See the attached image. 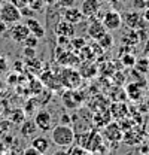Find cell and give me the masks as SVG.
<instances>
[{
	"label": "cell",
	"instance_id": "cell-17",
	"mask_svg": "<svg viewBox=\"0 0 149 155\" xmlns=\"http://www.w3.org/2000/svg\"><path fill=\"white\" fill-rule=\"evenodd\" d=\"M97 43H98V46H100L101 49H111L112 46H113V36L106 31L101 38L97 40Z\"/></svg>",
	"mask_w": 149,
	"mask_h": 155
},
{
	"label": "cell",
	"instance_id": "cell-6",
	"mask_svg": "<svg viewBox=\"0 0 149 155\" xmlns=\"http://www.w3.org/2000/svg\"><path fill=\"white\" fill-rule=\"evenodd\" d=\"M81 73L76 72L73 69H67L64 70L61 75H60V84L67 87L69 90H76L79 87V82H81Z\"/></svg>",
	"mask_w": 149,
	"mask_h": 155
},
{
	"label": "cell",
	"instance_id": "cell-31",
	"mask_svg": "<svg viewBox=\"0 0 149 155\" xmlns=\"http://www.w3.org/2000/svg\"><path fill=\"white\" fill-rule=\"evenodd\" d=\"M72 43H73L74 46H79V49H82L84 45H85V40H84V39H73Z\"/></svg>",
	"mask_w": 149,
	"mask_h": 155
},
{
	"label": "cell",
	"instance_id": "cell-22",
	"mask_svg": "<svg viewBox=\"0 0 149 155\" xmlns=\"http://www.w3.org/2000/svg\"><path fill=\"white\" fill-rule=\"evenodd\" d=\"M24 119H25V112L21 110V109H17V110L14 112V115H12V121L17 122V124H22Z\"/></svg>",
	"mask_w": 149,
	"mask_h": 155
},
{
	"label": "cell",
	"instance_id": "cell-32",
	"mask_svg": "<svg viewBox=\"0 0 149 155\" xmlns=\"http://www.w3.org/2000/svg\"><path fill=\"white\" fill-rule=\"evenodd\" d=\"M52 155H70V152L67 151V149H63V148H60V149H57L52 152Z\"/></svg>",
	"mask_w": 149,
	"mask_h": 155
},
{
	"label": "cell",
	"instance_id": "cell-24",
	"mask_svg": "<svg viewBox=\"0 0 149 155\" xmlns=\"http://www.w3.org/2000/svg\"><path fill=\"white\" fill-rule=\"evenodd\" d=\"M74 3H76V0H58V2H57L58 8H61V9L73 8V6H74Z\"/></svg>",
	"mask_w": 149,
	"mask_h": 155
},
{
	"label": "cell",
	"instance_id": "cell-16",
	"mask_svg": "<svg viewBox=\"0 0 149 155\" xmlns=\"http://www.w3.org/2000/svg\"><path fill=\"white\" fill-rule=\"evenodd\" d=\"M121 42H122V43H127V46H134L136 43L140 42L139 31H137V30H133V28L125 30L124 35H122V38H121Z\"/></svg>",
	"mask_w": 149,
	"mask_h": 155
},
{
	"label": "cell",
	"instance_id": "cell-20",
	"mask_svg": "<svg viewBox=\"0 0 149 155\" xmlns=\"http://www.w3.org/2000/svg\"><path fill=\"white\" fill-rule=\"evenodd\" d=\"M39 42H40V39L36 38V36H33V35H30L28 38L22 42V46H28V48H37V46H39Z\"/></svg>",
	"mask_w": 149,
	"mask_h": 155
},
{
	"label": "cell",
	"instance_id": "cell-9",
	"mask_svg": "<svg viewBox=\"0 0 149 155\" xmlns=\"http://www.w3.org/2000/svg\"><path fill=\"white\" fill-rule=\"evenodd\" d=\"M61 18L64 19V21H67V22H70V24H79V22H82L84 21V14L81 12V9L79 8H67V9H63V14H61Z\"/></svg>",
	"mask_w": 149,
	"mask_h": 155
},
{
	"label": "cell",
	"instance_id": "cell-12",
	"mask_svg": "<svg viewBox=\"0 0 149 155\" xmlns=\"http://www.w3.org/2000/svg\"><path fill=\"white\" fill-rule=\"evenodd\" d=\"M31 148H35L36 151H39L40 154H46L49 151V146H51V140L46 137V136H35L31 139V143H30Z\"/></svg>",
	"mask_w": 149,
	"mask_h": 155
},
{
	"label": "cell",
	"instance_id": "cell-21",
	"mask_svg": "<svg viewBox=\"0 0 149 155\" xmlns=\"http://www.w3.org/2000/svg\"><path fill=\"white\" fill-rule=\"evenodd\" d=\"M27 3H28V6H30L35 12L42 11L43 6H45V0H27Z\"/></svg>",
	"mask_w": 149,
	"mask_h": 155
},
{
	"label": "cell",
	"instance_id": "cell-25",
	"mask_svg": "<svg viewBox=\"0 0 149 155\" xmlns=\"http://www.w3.org/2000/svg\"><path fill=\"white\" fill-rule=\"evenodd\" d=\"M19 12H21V17H22V18H33V17H35V11H33L30 6L22 8Z\"/></svg>",
	"mask_w": 149,
	"mask_h": 155
},
{
	"label": "cell",
	"instance_id": "cell-35",
	"mask_svg": "<svg viewBox=\"0 0 149 155\" xmlns=\"http://www.w3.org/2000/svg\"><path fill=\"white\" fill-rule=\"evenodd\" d=\"M2 5H3V3H2V2H0V11H2Z\"/></svg>",
	"mask_w": 149,
	"mask_h": 155
},
{
	"label": "cell",
	"instance_id": "cell-11",
	"mask_svg": "<svg viewBox=\"0 0 149 155\" xmlns=\"http://www.w3.org/2000/svg\"><path fill=\"white\" fill-rule=\"evenodd\" d=\"M90 19H91V22H90V27H88V35L93 39L98 40L108 30L104 28V25H103V22H101L100 19L94 18V17H91Z\"/></svg>",
	"mask_w": 149,
	"mask_h": 155
},
{
	"label": "cell",
	"instance_id": "cell-2",
	"mask_svg": "<svg viewBox=\"0 0 149 155\" xmlns=\"http://www.w3.org/2000/svg\"><path fill=\"white\" fill-rule=\"evenodd\" d=\"M21 12L18 8H15L11 2H5L2 5V11H0V21L5 22L6 25H14L17 22H21Z\"/></svg>",
	"mask_w": 149,
	"mask_h": 155
},
{
	"label": "cell",
	"instance_id": "cell-8",
	"mask_svg": "<svg viewBox=\"0 0 149 155\" xmlns=\"http://www.w3.org/2000/svg\"><path fill=\"white\" fill-rule=\"evenodd\" d=\"M54 31H55L57 36H63V38H69L70 39V38H74L76 28H74L73 24H70V22H67V21H64V19L61 18L55 24Z\"/></svg>",
	"mask_w": 149,
	"mask_h": 155
},
{
	"label": "cell",
	"instance_id": "cell-13",
	"mask_svg": "<svg viewBox=\"0 0 149 155\" xmlns=\"http://www.w3.org/2000/svg\"><path fill=\"white\" fill-rule=\"evenodd\" d=\"M103 134H104V137H106L108 140H111V142H119V140L122 139V130L119 128L118 124L111 122V124L106 125Z\"/></svg>",
	"mask_w": 149,
	"mask_h": 155
},
{
	"label": "cell",
	"instance_id": "cell-10",
	"mask_svg": "<svg viewBox=\"0 0 149 155\" xmlns=\"http://www.w3.org/2000/svg\"><path fill=\"white\" fill-rule=\"evenodd\" d=\"M100 8H101L100 0H84L81 5V12L84 14L85 18H91V17L97 15Z\"/></svg>",
	"mask_w": 149,
	"mask_h": 155
},
{
	"label": "cell",
	"instance_id": "cell-26",
	"mask_svg": "<svg viewBox=\"0 0 149 155\" xmlns=\"http://www.w3.org/2000/svg\"><path fill=\"white\" fill-rule=\"evenodd\" d=\"M136 64H137V67H140V69H142V73H146V72H148L149 60H146V58H142V60L136 61Z\"/></svg>",
	"mask_w": 149,
	"mask_h": 155
},
{
	"label": "cell",
	"instance_id": "cell-3",
	"mask_svg": "<svg viewBox=\"0 0 149 155\" xmlns=\"http://www.w3.org/2000/svg\"><path fill=\"white\" fill-rule=\"evenodd\" d=\"M122 24H125L127 28H133V30H145L149 27L146 19L143 18V14H140L137 11L125 12L122 15Z\"/></svg>",
	"mask_w": 149,
	"mask_h": 155
},
{
	"label": "cell",
	"instance_id": "cell-34",
	"mask_svg": "<svg viewBox=\"0 0 149 155\" xmlns=\"http://www.w3.org/2000/svg\"><path fill=\"white\" fill-rule=\"evenodd\" d=\"M143 18L146 19V22L149 24V8H146V9H145V12H143Z\"/></svg>",
	"mask_w": 149,
	"mask_h": 155
},
{
	"label": "cell",
	"instance_id": "cell-14",
	"mask_svg": "<svg viewBox=\"0 0 149 155\" xmlns=\"http://www.w3.org/2000/svg\"><path fill=\"white\" fill-rule=\"evenodd\" d=\"M25 24H27V27H28V30H30V33L33 35V36H36V38L42 39L45 36V27H43V24L39 21L37 18H27L25 19Z\"/></svg>",
	"mask_w": 149,
	"mask_h": 155
},
{
	"label": "cell",
	"instance_id": "cell-5",
	"mask_svg": "<svg viewBox=\"0 0 149 155\" xmlns=\"http://www.w3.org/2000/svg\"><path fill=\"white\" fill-rule=\"evenodd\" d=\"M101 22L104 25V28L108 31H113V30H118L121 28L122 25V15L115 11V9H111V11H106L103 14V18H101Z\"/></svg>",
	"mask_w": 149,
	"mask_h": 155
},
{
	"label": "cell",
	"instance_id": "cell-29",
	"mask_svg": "<svg viewBox=\"0 0 149 155\" xmlns=\"http://www.w3.org/2000/svg\"><path fill=\"white\" fill-rule=\"evenodd\" d=\"M22 155H43V154H40V152H39V151H36L35 148L28 146V148H25V151L22 152Z\"/></svg>",
	"mask_w": 149,
	"mask_h": 155
},
{
	"label": "cell",
	"instance_id": "cell-27",
	"mask_svg": "<svg viewBox=\"0 0 149 155\" xmlns=\"http://www.w3.org/2000/svg\"><path fill=\"white\" fill-rule=\"evenodd\" d=\"M121 60H122V63L125 66H134L136 64V58H134V55H131V54H128V55H121Z\"/></svg>",
	"mask_w": 149,
	"mask_h": 155
},
{
	"label": "cell",
	"instance_id": "cell-28",
	"mask_svg": "<svg viewBox=\"0 0 149 155\" xmlns=\"http://www.w3.org/2000/svg\"><path fill=\"white\" fill-rule=\"evenodd\" d=\"M15 8H18L19 11L22 9V8H25V6H28V3H27V0H9Z\"/></svg>",
	"mask_w": 149,
	"mask_h": 155
},
{
	"label": "cell",
	"instance_id": "cell-4",
	"mask_svg": "<svg viewBox=\"0 0 149 155\" xmlns=\"http://www.w3.org/2000/svg\"><path fill=\"white\" fill-rule=\"evenodd\" d=\"M33 121H35V124H36L39 131L46 133V131H51V130L54 128V116H52V114H51L48 109H40V110H37Z\"/></svg>",
	"mask_w": 149,
	"mask_h": 155
},
{
	"label": "cell",
	"instance_id": "cell-15",
	"mask_svg": "<svg viewBox=\"0 0 149 155\" xmlns=\"http://www.w3.org/2000/svg\"><path fill=\"white\" fill-rule=\"evenodd\" d=\"M37 131H39V130H37V127L33 119H24L22 124H21V127H19V133H21V136H22L24 139H31V137H35Z\"/></svg>",
	"mask_w": 149,
	"mask_h": 155
},
{
	"label": "cell",
	"instance_id": "cell-30",
	"mask_svg": "<svg viewBox=\"0 0 149 155\" xmlns=\"http://www.w3.org/2000/svg\"><path fill=\"white\" fill-rule=\"evenodd\" d=\"M6 69H8V60L0 57V72H5Z\"/></svg>",
	"mask_w": 149,
	"mask_h": 155
},
{
	"label": "cell",
	"instance_id": "cell-23",
	"mask_svg": "<svg viewBox=\"0 0 149 155\" xmlns=\"http://www.w3.org/2000/svg\"><path fill=\"white\" fill-rule=\"evenodd\" d=\"M22 55L27 58H35L36 57V48H28V46H24L22 48Z\"/></svg>",
	"mask_w": 149,
	"mask_h": 155
},
{
	"label": "cell",
	"instance_id": "cell-18",
	"mask_svg": "<svg viewBox=\"0 0 149 155\" xmlns=\"http://www.w3.org/2000/svg\"><path fill=\"white\" fill-rule=\"evenodd\" d=\"M25 69H28V70L31 69L33 73H39V72H42V61L37 60L36 57L28 58V60L25 61Z\"/></svg>",
	"mask_w": 149,
	"mask_h": 155
},
{
	"label": "cell",
	"instance_id": "cell-33",
	"mask_svg": "<svg viewBox=\"0 0 149 155\" xmlns=\"http://www.w3.org/2000/svg\"><path fill=\"white\" fill-rule=\"evenodd\" d=\"M6 31H8V25H6L5 22H2V21H0V36H2V35H5Z\"/></svg>",
	"mask_w": 149,
	"mask_h": 155
},
{
	"label": "cell",
	"instance_id": "cell-7",
	"mask_svg": "<svg viewBox=\"0 0 149 155\" xmlns=\"http://www.w3.org/2000/svg\"><path fill=\"white\" fill-rule=\"evenodd\" d=\"M30 35H31V33H30V30H28V27H27L25 22H17V24L11 25L9 36H11V39H12L14 42H17L19 45H22V42L28 38Z\"/></svg>",
	"mask_w": 149,
	"mask_h": 155
},
{
	"label": "cell",
	"instance_id": "cell-19",
	"mask_svg": "<svg viewBox=\"0 0 149 155\" xmlns=\"http://www.w3.org/2000/svg\"><path fill=\"white\" fill-rule=\"evenodd\" d=\"M127 94H130V98L131 100H137V98H140V94H142V91H140V88H139V84H131L127 87Z\"/></svg>",
	"mask_w": 149,
	"mask_h": 155
},
{
	"label": "cell",
	"instance_id": "cell-36",
	"mask_svg": "<svg viewBox=\"0 0 149 155\" xmlns=\"http://www.w3.org/2000/svg\"><path fill=\"white\" fill-rule=\"evenodd\" d=\"M0 2H9V0H0Z\"/></svg>",
	"mask_w": 149,
	"mask_h": 155
},
{
	"label": "cell",
	"instance_id": "cell-1",
	"mask_svg": "<svg viewBox=\"0 0 149 155\" xmlns=\"http://www.w3.org/2000/svg\"><path fill=\"white\" fill-rule=\"evenodd\" d=\"M51 142L58 148L67 149L74 143V130L66 124L54 125L51 130Z\"/></svg>",
	"mask_w": 149,
	"mask_h": 155
}]
</instances>
